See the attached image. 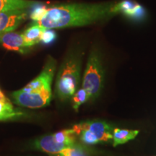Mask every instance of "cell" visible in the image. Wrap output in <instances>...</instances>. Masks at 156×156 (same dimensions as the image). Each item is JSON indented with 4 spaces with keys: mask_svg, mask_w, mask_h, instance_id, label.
<instances>
[{
    "mask_svg": "<svg viewBox=\"0 0 156 156\" xmlns=\"http://www.w3.org/2000/svg\"><path fill=\"white\" fill-rule=\"evenodd\" d=\"M124 9V2L63 4L48 7L37 23L46 29L84 26L110 18Z\"/></svg>",
    "mask_w": 156,
    "mask_h": 156,
    "instance_id": "obj_1",
    "label": "cell"
},
{
    "mask_svg": "<svg viewBox=\"0 0 156 156\" xmlns=\"http://www.w3.org/2000/svg\"><path fill=\"white\" fill-rule=\"evenodd\" d=\"M56 67L55 59L48 58L38 77L22 89L12 93V97L14 103L29 108H39L48 106L52 98L51 85Z\"/></svg>",
    "mask_w": 156,
    "mask_h": 156,
    "instance_id": "obj_2",
    "label": "cell"
},
{
    "mask_svg": "<svg viewBox=\"0 0 156 156\" xmlns=\"http://www.w3.org/2000/svg\"><path fill=\"white\" fill-rule=\"evenodd\" d=\"M82 53L73 51L64 58L58 69L55 84V94L60 101L71 98L80 82Z\"/></svg>",
    "mask_w": 156,
    "mask_h": 156,
    "instance_id": "obj_3",
    "label": "cell"
},
{
    "mask_svg": "<svg viewBox=\"0 0 156 156\" xmlns=\"http://www.w3.org/2000/svg\"><path fill=\"white\" fill-rule=\"evenodd\" d=\"M73 129L82 143L93 145L102 142H109L113 139V129L111 124L104 121H87L75 124Z\"/></svg>",
    "mask_w": 156,
    "mask_h": 156,
    "instance_id": "obj_4",
    "label": "cell"
},
{
    "mask_svg": "<svg viewBox=\"0 0 156 156\" xmlns=\"http://www.w3.org/2000/svg\"><path fill=\"white\" fill-rule=\"evenodd\" d=\"M104 70L101 54L98 49H93L90 53L83 74L82 87L88 93L90 100L98 97L103 88Z\"/></svg>",
    "mask_w": 156,
    "mask_h": 156,
    "instance_id": "obj_5",
    "label": "cell"
},
{
    "mask_svg": "<svg viewBox=\"0 0 156 156\" xmlns=\"http://www.w3.org/2000/svg\"><path fill=\"white\" fill-rule=\"evenodd\" d=\"M77 142V136L71 128L41 136L35 140L34 147L52 155L59 153L64 148L73 146Z\"/></svg>",
    "mask_w": 156,
    "mask_h": 156,
    "instance_id": "obj_6",
    "label": "cell"
},
{
    "mask_svg": "<svg viewBox=\"0 0 156 156\" xmlns=\"http://www.w3.org/2000/svg\"><path fill=\"white\" fill-rule=\"evenodd\" d=\"M27 15L25 9L0 12V34L15 30L26 19Z\"/></svg>",
    "mask_w": 156,
    "mask_h": 156,
    "instance_id": "obj_7",
    "label": "cell"
},
{
    "mask_svg": "<svg viewBox=\"0 0 156 156\" xmlns=\"http://www.w3.org/2000/svg\"><path fill=\"white\" fill-rule=\"evenodd\" d=\"M0 45L7 49L20 53H24L25 48H28L25 45L23 34L13 31L0 34Z\"/></svg>",
    "mask_w": 156,
    "mask_h": 156,
    "instance_id": "obj_8",
    "label": "cell"
},
{
    "mask_svg": "<svg viewBox=\"0 0 156 156\" xmlns=\"http://www.w3.org/2000/svg\"><path fill=\"white\" fill-rule=\"evenodd\" d=\"M45 30L44 28L39 25L37 23H33L28 28H27L23 33V36L24 38L25 45L28 48L31 47L41 41V37Z\"/></svg>",
    "mask_w": 156,
    "mask_h": 156,
    "instance_id": "obj_9",
    "label": "cell"
},
{
    "mask_svg": "<svg viewBox=\"0 0 156 156\" xmlns=\"http://www.w3.org/2000/svg\"><path fill=\"white\" fill-rule=\"evenodd\" d=\"M38 2L29 0H0V12L24 10L34 7Z\"/></svg>",
    "mask_w": 156,
    "mask_h": 156,
    "instance_id": "obj_10",
    "label": "cell"
},
{
    "mask_svg": "<svg viewBox=\"0 0 156 156\" xmlns=\"http://www.w3.org/2000/svg\"><path fill=\"white\" fill-rule=\"evenodd\" d=\"M140 133L139 130L124 129L114 128L113 129V146L116 147L119 145L128 142L130 140H134L138 134Z\"/></svg>",
    "mask_w": 156,
    "mask_h": 156,
    "instance_id": "obj_11",
    "label": "cell"
},
{
    "mask_svg": "<svg viewBox=\"0 0 156 156\" xmlns=\"http://www.w3.org/2000/svg\"><path fill=\"white\" fill-rule=\"evenodd\" d=\"M85 144L77 142L75 145L64 148L59 153L52 156H91L92 151Z\"/></svg>",
    "mask_w": 156,
    "mask_h": 156,
    "instance_id": "obj_12",
    "label": "cell"
},
{
    "mask_svg": "<svg viewBox=\"0 0 156 156\" xmlns=\"http://www.w3.org/2000/svg\"><path fill=\"white\" fill-rule=\"evenodd\" d=\"M24 116V113L14 108L10 101H0V121L16 119Z\"/></svg>",
    "mask_w": 156,
    "mask_h": 156,
    "instance_id": "obj_13",
    "label": "cell"
},
{
    "mask_svg": "<svg viewBox=\"0 0 156 156\" xmlns=\"http://www.w3.org/2000/svg\"><path fill=\"white\" fill-rule=\"evenodd\" d=\"M71 98L73 109L75 112H78L81 105L90 100V96L87 91L83 87H81V88L77 89V90L76 91Z\"/></svg>",
    "mask_w": 156,
    "mask_h": 156,
    "instance_id": "obj_14",
    "label": "cell"
},
{
    "mask_svg": "<svg viewBox=\"0 0 156 156\" xmlns=\"http://www.w3.org/2000/svg\"><path fill=\"white\" fill-rule=\"evenodd\" d=\"M56 34L53 29H46L44 30L41 37L40 42L43 43L45 45H49L54 42L56 39Z\"/></svg>",
    "mask_w": 156,
    "mask_h": 156,
    "instance_id": "obj_15",
    "label": "cell"
},
{
    "mask_svg": "<svg viewBox=\"0 0 156 156\" xmlns=\"http://www.w3.org/2000/svg\"><path fill=\"white\" fill-rule=\"evenodd\" d=\"M47 7L46 6H34V9L30 14V18L33 22H37L42 19V17L46 14Z\"/></svg>",
    "mask_w": 156,
    "mask_h": 156,
    "instance_id": "obj_16",
    "label": "cell"
},
{
    "mask_svg": "<svg viewBox=\"0 0 156 156\" xmlns=\"http://www.w3.org/2000/svg\"><path fill=\"white\" fill-rule=\"evenodd\" d=\"M0 101H4V102H6V101H9V99L5 96V94H4L1 90H0Z\"/></svg>",
    "mask_w": 156,
    "mask_h": 156,
    "instance_id": "obj_17",
    "label": "cell"
}]
</instances>
